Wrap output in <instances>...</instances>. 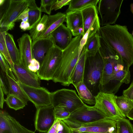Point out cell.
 I'll return each mask as SVG.
<instances>
[{"instance_id": "obj_37", "label": "cell", "mask_w": 133, "mask_h": 133, "mask_svg": "<svg viewBox=\"0 0 133 133\" xmlns=\"http://www.w3.org/2000/svg\"><path fill=\"white\" fill-rule=\"evenodd\" d=\"M0 87L6 95L9 94V83L6 74L1 69L0 74Z\"/></svg>"}, {"instance_id": "obj_41", "label": "cell", "mask_w": 133, "mask_h": 133, "mask_svg": "<svg viewBox=\"0 0 133 133\" xmlns=\"http://www.w3.org/2000/svg\"><path fill=\"white\" fill-rule=\"evenodd\" d=\"M57 133H71V129L62 120L59 119Z\"/></svg>"}, {"instance_id": "obj_9", "label": "cell", "mask_w": 133, "mask_h": 133, "mask_svg": "<svg viewBox=\"0 0 133 133\" xmlns=\"http://www.w3.org/2000/svg\"><path fill=\"white\" fill-rule=\"evenodd\" d=\"M63 51L54 45L46 53L41 64L36 74L40 80L49 81L53 79L60 62Z\"/></svg>"}, {"instance_id": "obj_10", "label": "cell", "mask_w": 133, "mask_h": 133, "mask_svg": "<svg viewBox=\"0 0 133 133\" xmlns=\"http://www.w3.org/2000/svg\"><path fill=\"white\" fill-rule=\"evenodd\" d=\"M123 0H100L98 10L101 18V25L103 26L115 23L120 15Z\"/></svg>"}, {"instance_id": "obj_15", "label": "cell", "mask_w": 133, "mask_h": 133, "mask_svg": "<svg viewBox=\"0 0 133 133\" xmlns=\"http://www.w3.org/2000/svg\"><path fill=\"white\" fill-rule=\"evenodd\" d=\"M55 45L54 39L51 35L49 37L38 39L32 42V50L33 58L37 60L41 64L45 54Z\"/></svg>"}, {"instance_id": "obj_32", "label": "cell", "mask_w": 133, "mask_h": 133, "mask_svg": "<svg viewBox=\"0 0 133 133\" xmlns=\"http://www.w3.org/2000/svg\"><path fill=\"white\" fill-rule=\"evenodd\" d=\"M116 102L119 108L126 116L130 111L133 109V104L131 100L123 95L117 96Z\"/></svg>"}, {"instance_id": "obj_22", "label": "cell", "mask_w": 133, "mask_h": 133, "mask_svg": "<svg viewBox=\"0 0 133 133\" xmlns=\"http://www.w3.org/2000/svg\"><path fill=\"white\" fill-rule=\"evenodd\" d=\"M83 19L84 34L89 29L94 21L98 16L97 6L94 5L87 7L81 11Z\"/></svg>"}, {"instance_id": "obj_52", "label": "cell", "mask_w": 133, "mask_h": 133, "mask_svg": "<svg viewBox=\"0 0 133 133\" xmlns=\"http://www.w3.org/2000/svg\"><path fill=\"white\" fill-rule=\"evenodd\" d=\"M130 6L131 11L133 14V3H132L130 4Z\"/></svg>"}, {"instance_id": "obj_18", "label": "cell", "mask_w": 133, "mask_h": 133, "mask_svg": "<svg viewBox=\"0 0 133 133\" xmlns=\"http://www.w3.org/2000/svg\"><path fill=\"white\" fill-rule=\"evenodd\" d=\"M129 67L119 56L115 65L111 81L116 80L121 83H129L131 77Z\"/></svg>"}, {"instance_id": "obj_31", "label": "cell", "mask_w": 133, "mask_h": 133, "mask_svg": "<svg viewBox=\"0 0 133 133\" xmlns=\"http://www.w3.org/2000/svg\"><path fill=\"white\" fill-rule=\"evenodd\" d=\"M6 31L0 28V53L3 55L8 62L14 74L15 72L14 64L13 63L9 54L5 41Z\"/></svg>"}, {"instance_id": "obj_24", "label": "cell", "mask_w": 133, "mask_h": 133, "mask_svg": "<svg viewBox=\"0 0 133 133\" xmlns=\"http://www.w3.org/2000/svg\"><path fill=\"white\" fill-rule=\"evenodd\" d=\"M78 93V96L83 102L90 105H95V96L93 95L85 84L84 80L75 87Z\"/></svg>"}, {"instance_id": "obj_2", "label": "cell", "mask_w": 133, "mask_h": 133, "mask_svg": "<svg viewBox=\"0 0 133 133\" xmlns=\"http://www.w3.org/2000/svg\"><path fill=\"white\" fill-rule=\"evenodd\" d=\"M82 37L80 35L72 38L69 45L63 51L61 60L52 80L54 82L60 83L65 86L71 84L70 77L81 54L79 48Z\"/></svg>"}, {"instance_id": "obj_25", "label": "cell", "mask_w": 133, "mask_h": 133, "mask_svg": "<svg viewBox=\"0 0 133 133\" xmlns=\"http://www.w3.org/2000/svg\"><path fill=\"white\" fill-rule=\"evenodd\" d=\"M9 85V94L13 95L22 101L25 104H28V102L30 101L24 91L21 88L16 81L7 75Z\"/></svg>"}, {"instance_id": "obj_20", "label": "cell", "mask_w": 133, "mask_h": 133, "mask_svg": "<svg viewBox=\"0 0 133 133\" xmlns=\"http://www.w3.org/2000/svg\"><path fill=\"white\" fill-rule=\"evenodd\" d=\"M86 51L83 48L77 62L70 78V82L75 87L84 80L86 62L87 57Z\"/></svg>"}, {"instance_id": "obj_29", "label": "cell", "mask_w": 133, "mask_h": 133, "mask_svg": "<svg viewBox=\"0 0 133 133\" xmlns=\"http://www.w3.org/2000/svg\"><path fill=\"white\" fill-rule=\"evenodd\" d=\"M10 115L5 111L0 112V133H14Z\"/></svg>"}, {"instance_id": "obj_28", "label": "cell", "mask_w": 133, "mask_h": 133, "mask_svg": "<svg viewBox=\"0 0 133 133\" xmlns=\"http://www.w3.org/2000/svg\"><path fill=\"white\" fill-rule=\"evenodd\" d=\"M100 21L98 16L95 18L89 29L83 36L81 40L79 51L81 53L87 41L97 33L99 32L100 28Z\"/></svg>"}, {"instance_id": "obj_42", "label": "cell", "mask_w": 133, "mask_h": 133, "mask_svg": "<svg viewBox=\"0 0 133 133\" xmlns=\"http://www.w3.org/2000/svg\"><path fill=\"white\" fill-rule=\"evenodd\" d=\"M71 0H56L52 6V10H56L63 6L68 5Z\"/></svg>"}, {"instance_id": "obj_43", "label": "cell", "mask_w": 133, "mask_h": 133, "mask_svg": "<svg viewBox=\"0 0 133 133\" xmlns=\"http://www.w3.org/2000/svg\"><path fill=\"white\" fill-rule=\"evenodd\" d=\"M41 64L36 59L33 58L28 66V69L31 71L37 72L39 70Z\"/></svg>"}, {"instance_id": "obj_1", "label": "cell", "mask_w": 133, "mask_h": 133, "mask_svg": "<svg viewBox=\"0 0 133 133\" xmlns=\"http://www.w3.org/2000/svg\"><path fill=\"white\" fill-rule=\"evenodd\" d=\"M101 36L129 67L133 64V36L127 26L119 24L100 27Z\"/></svg>"}, {"instance_id": "obj_56", "label": "cell", "mask_w": 133, "mask_h": 133, "mask_svg": "<svg viewBox=\"0 0 133 133\" xmlns=\"http://www.w3.org/2000/svg\"><path fill=\"white\" fill-rule=\"evenodd\" d=\"M132 35L133 36V31L132 32Z\"/></svg>"}, {"instance_id": "obj_55", "label": "cell", "mask_w": 133, "mask_h": 133, "mask_svg": "<svg viewBox=\"0 0 133 133\" xmlns=\"http://www.w3.org/2000/svg\"><path fill=\"white\" fill-rule=\"evenodd\" d=\"M131 101H132V103H133V100H131Z\"/></svg>"}, {"instance_id": "obj_53", "label": "cell", "mask_w": 133, "mask_h": 133, "mask_svg": "<svg viewBox=\"0 0 133 133\" xmlns=\"http://www.w3.org/2000/svg\"><path fill=\"white\" fill-rule=\"evenodd\" d=\"M5 1V0H0V6L3 4Z\"/></svg>"}, {"instance_id": "obj_38", "label": "cell", "mask_w": 133, "mask_h": 133, "mask_svg": "<svg viewBox=\"0 0 133 133\" xmlns=\"http://www.w3.org/2000/svg\"><path fill=\"white\" fill-rule=\"evenodd\" d=\"M14 133H35L22 125L14 118L10 116Z\"/></svg>"}, {"instance_id": "obj_19", "label": "cell", "mask_w": 133, "mask_h": 133, "mask_svg": "<svg viewBox=\"0 0 133 133\" xmlns=\"http://www.w3.org/2000/svg\"><path fill=\"white\" fill-rule=\"evenodd\" d=\"M51 35L55 45L62 51L69 45L72 39L71 31L63 24L55 30Z\"/></svg>"}, {"instance_id": "obj_40", "label": "cell", "mask_w": 133, "mask_h": 133, "mask_svg": "<svg viewBox=\"0 0 133 133\" xmlns=\"http://www.w3.org/2000/svg\"><path fill=\"white\" fill-rule=\"evenodd\" d=\"M55 113L56 119L62 120L67 118L71 114L67 109L63 107L55 109Z\"/></svg>"}, {"instance_id": "obj_33", "label": "cell", "mask_w": 133, "mask_h": 133, "mask_svg": "<svg viewBox=\"0 0 133 133\" xmlns=\"http://www.w3.org/2000/svg\"><path fill=\"white\" fill-rule=\"evenodd\" d=\"M116 121V133H133V125L129 120L123 118L118 119Z\"/></svg>"}, {"instance_id": "obj_44", "label": "cell", "mask_w": 133, "mask_h": 133, "mask_svg": "<svg viewBox=\"0 0 133 133\" xmlns=\"http://www.w3.org/2000/svg\"><path fill=\"white\" fill-rule=\"evenodd\" d=\"M29 10L28 7H27L15 19L14 22L19 20H21L22 21L28 22Z\"/></svg>"}, {"instance_id": "obj_17", "label": "cell", "mask_w": 133, "mask_h": 133, "mask_svg": "<svg viewBox=\"0 0 133 133\" xmlns=\"http://www.w3.org/2000/svg\"><path fill=\"white\" fill-rule=\"evenodd\" d=\"M66 22L67 27L71 31L73 36L76 37L84 35L83 21L81 11H72L66 13Z\"/></svg>"}, {"instance_id": "obj_45", "label": "cell", "mask_w": 133, "mask_h": 133, "mask_svg": "<svg viewBox=\"0 0 133 133\" xmlns=\"http://www.w3.org/2000/svg\"><path fill=\"white\" fill-rule=\"evenodd\" d=\"M123 94L130 100H133V80L129 88L123 91Z\"/></svg>"}, {"instance_id": "obj_48", "label": "cell", "mask_w": 133, "mask_h": 133, "mask_svg": "<svg viewBox=\"0 0 133 133\" xmlns=\"http://www.w3.org/2000/svg\"><path fill=\"white\" fill-rule=\"evenodd\" d=\"M19 27L23 31L30 30L31 29L30 25L28 22H21Z\"/></svg>"}, {"instance_id": "obj_21", "label": "cell", "mask_w": 133, "mask_h": 133, "mask_svg": "<svg viewBox=\"0 0 133 133\" xmlns=\"http://www.w3.org/2000/svg\"><path fill=\"white\" fill-rule=\"evenodd\" d=\"M66 14L61 12L48 16L45 30L38 38H48L59 26L66 21Z\"/></svg>"}, {"instance_id": "obj_8", "label": "cell", "mask_w": 133, "mask_h": 133, "mask_svg": "<svg viewBox=\"0 0 133 133\" xmlns=\"http://www.w3.org/2000/svg\"><path fill=\"white\" fill-rule=\"evenodd\" d=\"M117 96L112 93L100 91L95 96L96 103L94 106L109 118L116 121L125 118L116 104Z\"/></svg>"}, {"instance_id": "obj_23", "label": "cell", "mask_w": 133, "mask_h": 133, "mask_svg": "<svg viewBox=\"0 0 133 133\" xmlns=\"http://www.w3.org/2000/svg\"><path fill=\"white\" fill-rule=\"evenodd\" d=\"M5 41L9 54L13 63L14 64H21L19 49L16 46L13 36L6 32Z\"/></svg>"}, {"instance_id": "obj_5", "label": "cell", "mask_w": 133, "mask_h": 133, "mask_svg": "<svg viewBox=\"0 0 133 133\" xmlns=\"http://www.w3.org/2000/svg\"><path fill=\"white\" fill-rule=\"evenodd\" d=\"M100 40V46L98 51L103 61V67L99 87V92L111 81L116 60L120 56L101 36Z\"/></svg>"}, {"instance_id": "obj_49", "label": "cell", "mask_w": 133, "mask_h": 133, "mask_svg": "<svg viewBox=\"0 0 133 133\" xmlns=\"http://www.w3.org/2000/svg\"><path fill=\"white\" fill-rule=\"evenodd\" d=\"M0 106L1 109H3L4 102L5 101L4 97V93L2 88L0 87Z\"/></svg>"}, {"instance_id": "obj_13", "label": "cell", "mask_w": 133, "mask_h": 133, "mask_svg": "<svg viewBox=\"0 0 133 133\" xmlns=\"http://www.w3.org/2000/svg\"><path fill=\"white\" fill-rule=\"evenodd\" d=\"M75 129L80 132L116 133V122L111 119L106 118L84 125Z\"/></svg>"}, {"instance_id": "obj_7", "label": "cell", "mask_w": 133, "mask_h": 133, "mask_svg": "<svg viewBox=\"0 0 133 133\" xmlns=\"http://www.w3.org/2000/svg\"><path fill=\"white\" fill-rule=\"evenodd\" d=\"M51 105L54 109L63 107L71 113L82 107L84 103L74 90L66 89L58 90L51 93Z\"/></svg>"}, {"instance_id": "obj_34", "label": "cell", "mask_w": 133, "mask_h": 133, "mask_svg": "<svg viewBox=\"0 0 133 133\" xmlns=\"http://www.w3.org/2000/svg\"><path fill=\"white\" fill-rule=\"evenodd\" d=\"M5 99L9 107L15 110L23 109L26 105L20 99L12 95H8Z\"/></svg>"}, {"instance_id": "obj_46", "label": "cell", "mask_w": 133, "mask_h": 133, "mask_svg": "<svg viewBox=\"0 0 133 133\" xmlns=\"http://www.w3.org/2000/svg\"><path fill=\"white\" fill-rule=\"evenodd\" d=\"M28 6L29 10H39V8L37 7L35 0H26Z\"/></svg>"}, {"instance_id": "obj_3", "label": "cell", "mask_w": 133, "mask_h": 133, "mask_svg": "<svg viewBox=\"0 0 133 133\" xmlns=\"http://www.w3.org/2000/svg\"><path fill=\"white\" fill-rule=\"evenodd\" d=\"M28 6L26 0H5L0 6V28L7 32L12 29L15 20Z\"/></svg>"}, {"instance_id": "obj_26", "label": "cell", "mask_w": 133, "mask_h": 133, "mask_svg": "<svg viewBox=\"0 0 133 133\" xmlns=\"http://www.w3.org/2000/svg\"><path fill=\"white\" fill-rule=\"evenodd\" d=\"M99 0H71L66 13L72 11H81L88 7L97 6Z\"/></svg>"}, {"instance_id": "obj_6", "label": "cell", "mask_w": 133, "mask_h": 133, "mask_svg": "<svg viewBox=\"0 0 133 133\" xmlns=\"http://www.w3.org/2000/svg\"><path fill=\"white\" fill-rule=\"evenodd\" d=\"M103 67V61L99 51L94 56H87L84 81L91 92L96 88L99 90Z\"/></svg>"}, {"instance_id": "obj_4", "label": "cell", "mask_w": 133, "mask_h": 133, "mask_svg": "<svg viewBox=\"0 0 133 133\" xmlns=\"http://www.w3.org/2000/svg\"><path fill=\"white\" fill-rule=\"evenodd\" d=\"M106 118H109L94 106L85 103L82 107L71 113L68 118L62 120L70 128L75 129Z\"/></svg>"}, {"instance_id": "obj_27", "label": "cell", "mask_w": 133, "mask_h": 133, "mask_svg": "<svg viewBox=\"0 0 133 133\" xmlns=\"http://www.w3.org/2000/svg\"><path fill=\"white\" fill-rule=\"evenodd\" d=\"M99 33V32L97 33L88 39L83 46L88 56H95L99 51L100 46Z\"/></svg>"}, {"instance_id": "obj_11", "label": "cell", "mask_w": 133, "mask_h": 133, "mask_svg": "<svg viewBox=\"0 0 133 133\" xmlns=\"http://www.w3.org/2000/svg\"><path fill=\"white\" fill-rule=\"evenodd\" d=\"M36 109L35 122V130L40 132L47 133L56 119L55 109L51 105Z\"/></svg>"}, {"instance_id": "obj_14", "label": "cell", "mask_w": 133, "mask_h": 133, "mask_svg": "<svg viewBox=\"0 0 133 133\" xmlns=\"http://www.w3.org/2000/svg\"><path fill=\"white\" fill-rule=\"evenodd\" d=\"M14 74L19 82L25 85L40 88V79L36 73L31 71L21 64H14Z\"/></svg>"}, {"instance_id": "obj_16", "label": "cell", "mask_w": 133, "mask_h": 133, "mask_svg": "<svg viewBox=\"0 0 133 133\" xmlns=\"http://www.w3.org/2000/svg\"><path fill=\"white\" fill-rule=\"evenodd\" d=\"M32 40L30 35L25 33L17 40L19 50L21 64L28 68L33 58L32 50Z\"/></svg>"}, {"instance_id": "obj_39", "label": "cell", "mask_w": 133, "mask_h": 133, "mask_svg": "<svg viewBox=\"0 0 133 133\" xmlns=\"http://www.w3.org/2000/svg\"><path fill=\"white\" fill-rule=\"evenodd\" d=\"M56 0H41V5L39 8L40 10L50 15L53 4Z\"/></svg>"}, {"instance_id": "obj_50", "label": "cell", "mask_w": 133, "mask_h": 133, "mask_svg": "<svg viewBox=\"0 0 133 133\" xmlns=\"http://www.w3.org/2000/svg\"><path fill=\"white\" fill-rule=\"evenodd\" d=\"M126 116L130 119L133 120V109L130 111Z\"/></svg>"}, {"instance_id": "obj_30", "label": "cell", "mask_w": 133, "mask_h": 133, "mask_svg": "<svg viewBox=\"0 0 133 133\" xmlns=\"http://www.w3.org/2000/svg\"><path fill=\"white\" fill-rule=\"evenodd\" d=\"M48 17V16L44 14L39 21L30 30L32 42L36 40L45 30Z\"/></svg>"}, {"instance_id": "obj_35", "label": "cell", "mask_w": 133, "mask_h": 133, "mask_svg": "<svg viewBox=\"0 0 133 133\" xmlns=\"http://www.w3.org/2000/svg\"><path fill=\"white\" fill-rule=\"evenodd\" d=\"M41 14L42 12L39 9L29 10L28 22L30 25L31 29L41 20L42 18Z\"/></svg>"}, {"instance_id": "obj_47", "label": "cell", "mask_w": 133, "mask_h": 133, "mask_svg": "<svg viewBox=\"0 0 133 133\" xmlns=\"http://www.w3.org/2000/svg\"><path fill=\"white\" fill-rule=\"evenodd\" d=\"M59 119H56L53 125L47 133H57Z\"/></svg>"}, {"instance_id": "obj_12", "label": "cell", "mask_w": 133, "mask_h": 133, "mask_svg": "<svg viewBox=\"0 0 133 133\" xmlns=\"http://www.w3.org/2000/svg\"><path fill=\"white\" fill-rule=\"evenodd\" d=\"M18 83L30 101L34 104L36 109L51 105V92L45 88H35L19 82Z\"/></svg>"}, {"instance_id": "obj_54", "label": "cell", "mask_w": 133, "mask_h": 133, "mask_svg": "<svg viewBox=\"0 0 133 133\" xmlns=\"http://www.w3.org/2000/svg\"><path fill=\"white\" fill-rule=\"evenodd\" d=\"M80 133H94V132H81Z\"/></svg>"}, {"instance_id": "obj_36", "label": "cell", "mask_w": 133, "mask_h": 133, "mask_svg": "<svg viewBox=\"0 0 133 133\" xmlns=\"http://www.w3.org/2000/svg\"><path fill=\"white\" fill-rule=\"evenodd\" d=\"M0 65L1 69L7 75L15 81H18L14 75L8 62L0 52Z\"/></svg>"}, {"instance_id": "obj_51", "label": "cell", "mask_w": 133, "mask_h": 133, "mask_svg": "<svg viewBox=\"0 0 133 133\" xmlns=\"http://www.w3.org/2000/svg\"><path fill=\"white\" fill-rule=\"evenodd\" d=\"M71 129V133H80L81 132L75 129Z\"/></svg>"}]
</instances>
